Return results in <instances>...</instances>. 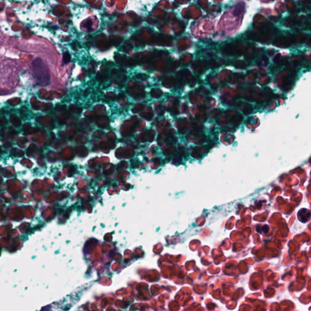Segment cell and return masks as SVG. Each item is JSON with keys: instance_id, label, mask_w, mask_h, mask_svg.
Instances as JSON below:
<instances>
[{"instance_id": "obj_1", "label": "cell", "mask_w": 311, "mask_h": 311, "mask_svg": "<svg viewBox=\"0 0 311 311\" xmlns=\"http://www.w3.org/2000/svg\"><path fill=\"white\" fill-rule=\"evenodd\" d=\"M34 77L41 86H46L49 83L50 75L48 67L42 59L37 58L32 63Z\"/></svg>"}, {"instance_id": "obj_2", "label": "cell", "mask_w": 311, "mask_h": 311, "mask_svg": "<svg viewBox=\"0 0 311 311\" xmlns=\"http://www.w3.org/2000/svg\"><path fill=\"white\" fill-rule=\"evenodd\" d=\"M244 9V5L243 3H241V4H239L237 5L236 8L235 9L234 14L235 15H240L242 12H243Z\"/></svg>"}]
</instances>
